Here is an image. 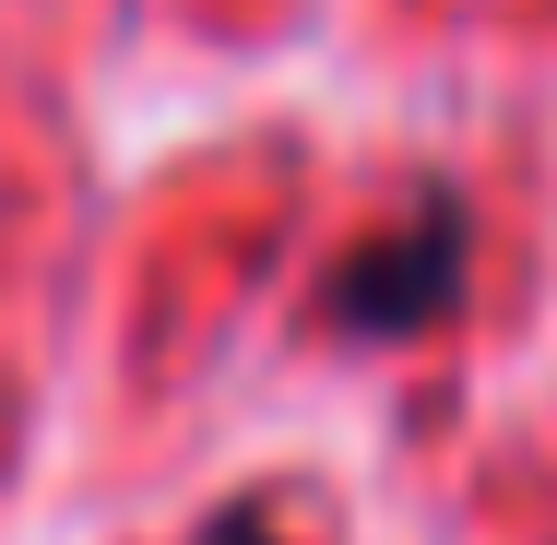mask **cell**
I'll return each instance as SVG.
<instances>
[{
	"instance_id": "1",
	"label": "cell",
	"mask_w": 557,
	"mask_h": 545,
	"mask_svg": "<svg viewBox=\"0 0 557 545\" xmlns=\"http://www.w3.org/2000/svg\"><path fill=\"white\" fill-rule=\"evenodd\" d=\"M450 273H462V237L428 214L404 249H356V261L333 273V309H344V332H416L450 297Z\"/></svg>"
},
{
	"instance_id": "2",
	"label": "cell",
	"mask_w": 557,
	"mask_h": 545,
	"mask_svg": "<svg viewBox=\"0 0 557 545\" xmlns=\"http://www.w3.org/2000/svg\"><path fill=\"white\" fill-rule=\"evenodd\" d=\"M202 545H273V534H261V522H214Z\"/></svg>"
}]
</instances>
